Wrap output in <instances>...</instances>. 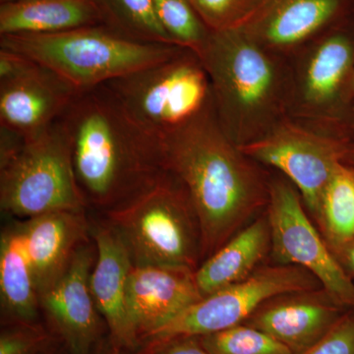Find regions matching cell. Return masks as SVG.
Returning <instances> with one entry per match:
<instances>
[{"label": "cell", "instance_id": "obj_29", "mask_svg": "<svg viewBox=\"0 0 354 354\" xmlns=\"http://www.w3.org/2000/svg\"><path fill=\"white\" fill-rule=\"evenodd\" d=\"M136 354H211L204 348L197 337H174L145 342Z\"/></svg>", "mask_w": 354, "mask_h": 354}, {"label": "cell", "instance_id": "obj_26", "mask_svg": "<svg viewBox=\"0 0 354 354\" xmlns=\"http://www.w3.org/2000/svg\"><path fill=\"white\" fill-rule=\"evenodd\" d=\"M60 342L46 324L14 323L2 325L0 354H39Z\"/></svg>", "mask_w": 354, "mask_h": 354}, {"label": "cell", "instance_id": "obj_4", "mask_svg": "<svg viewBox=\"0 0 354 354\" xmlns=\"http://www.w3.org/2000/svg\"><path fill=\"white\" fill-rule=\"evenodd\" d=\"M0 205L3 213L31 218L87 207L77 184L71 151L58 120L23 138L0 128Z\"/></svg>", "mask_w": 354, "mask_h": 354}, {"label": "cell", "instance_id": "obj_21", "mask_svg": "<svg viewBox=\"0 0 354 354\" xmlns=\"http://www.w3.org/2000/svg\"><path fill=\"white\" fill-rule=\"evenodd\" d=\"M316 225L333 252L354 239V167L342 162L324 191Z\"/></svg>", "mask_w": 354, "mask_h": 354}, {"label": "cell", "instance_id": "obj_33", "mask_svg": "<svg viewBox=\"0 0 354 354\" xmlns=\"http://www.w3.org/2000/svg\"><path fill=\"white\" fill-rule=\"evenodd\" d=\"M109 346H111V341L109 339L95 354H109Z\"/></svg>", "mask_w": 354, "mask_h": 354}, {"label": "cell", "instance_id": "obj_12", "mask_svg": "<svg viewBox=\"0 0 354 354\" xmlns=\"http://www.w3.org/2000/svg\"><path fill=\"white\" fill-rule=\"evenodd\" d=\"M348 311L324 288L270 298L243 324L262 330L293 354L304 353Z\"/></svg>", "mask_w": 354, "mask_h": 354}, {"label": "cell", "instance_id": "obj_7", "mask_svg": "<svg viewBox=\"0 0 354 354\" xmlns=\"http://www.w3.org/2000/svg\"><path fill=\"white\" fill-rule=\"evenodd\" d=\"M323 288L311 272L293 265H266L249 278L211 293L153 330L142 342L203 337L245 322L276 295Z\"/></svg>", "mask_w": 354, "mask_h": 354}, {"label": "cell", "instance_id": "obj_5", "mask_svg": "<svg viewBox=\"0 0 354 354\" xmlns=\"http://www.w3.org/2000/svg\"><path fill=\"white\" fill-rule=\"evenodd\" d=\"M104 213L127 247L133 265L199 268L202 241L196 212L183 185L167 172Z\"/></svg>", "mask_w": 354, "mask_h": 354}, {"label": "cell", "instance_id": "obj_27", "mask_svg": "<svg viewBox=\"0 0 354 354\" xmlns=\"http://www.w3.org/2000/svg\"><path fill=\"white\" fill-rule=\"evenodd\" d=\"M299 354H354V310H348L322 339Z\"/></svg>", "mask_w": 354, "mask_h": 354}, {"label": "cell", "instance_id": "obj_31", "mask_svg": "<svg viewBox=\"0 0 354 354\" xmlns=\"http://www.w3.org/2000/svg\"><path fill=\"white\" fill-rule=\"evenodd\" d=\"M39 354H68L66 348H65L64 344L62 342L51 346V348L46 349L44 353Z\"/></svg>", "mask_w": 354, "mask_h": 354}, {"label": "cell", "instance_id": "obj_28", "mask_svg": "<svg viewBox=\"0 0 354 354\" xmlns=\"http://www.w3.org/2000/svg\"><path fill=\"white\" fill-rule=\"evenodd\" d=\"M211 32L232 29L241 0H190Z\"/></svg>", "mask_w": 354, "mask_h": 354}, {"label": "cell", "instance_id": "obj_1", "mask_svg": "<svg viewBox=\"0 0 354 354\" xmlns=\"http://www.w3.org/2000/svg\"><path fill=\"white\" fill-rule=\"evenodd\" d=\"M59 120L87 206L115 208L164 172L160 143L130 120L106 85L77 93Z\"/></svg>", "mask_w": 354, "mask_h": 354}, {"label": "cell", "instance_id": "obj_32", "mask_svg": "<svg viewBox=\"0 0 354 354\" xmlns=\"http://www.w3.org/2000/svg\"><path fill=\"white\" fill-rule=\"evenodd\" d=\"M109 354H136V353H132V351H127V349L116 348V346H113V344H111V346H109Z\"/></svg>", "mask_w": 354, "mask_h": 354}, {"label": "cell", "instance_id": "obj_34", "mask_svg": "<svg viewBox=\"0 0 354 354\" xmlns=\"http://www.w3.org/2000/svg\"><path fill=\"white\" fill-rule=\"evenodd\" d=\"M349 157H354V150L351 151V156Z\"/></svg>", "mask_w": 354, "mask_h": 354}, {"label": "cell", "instance_id": "obj_2", "mask_svg": "<svg viewBox=\"0 0 354 354\" xmlns=\"http://www.w3.org/2000/svg\"><path fill=\"white\" fill-rule=\"evenodd\" d=\"M164 171L187 193L199 221L202 262L268 205L259 176L209 115L160 142Z\"/></svg>", "mask_w": 354, "mask_h": 354}, {"label": "cell", "instance_id": "obj_18", "mask_svg": "<svg viewBox=\"0 0 354 354\" xmlns=\"http://www.w3.org/2000/svg\"><path fill=\"white\" fill-rule=\"evenodd\" d=\"M271 245L267 215L254 218L200 264L195 276L203 297L249 278L271 254Z\"/></svg>", "mask_w": 354, "mask_h": 354}, {"label": "cell", "instance_id": "obj_15", "mask_svg": "<svg viewBox=\"0 0 354 354\" xmlns=\"http://www.w3.org/2000/svg\"><path fill=\"white\" fill-rule=\"evenodd\" d=\"M90 234L97 258L90 277L95 306L106 324L109 341L116 348L136 353L139 342L127 307V283L133 268L131 256L118 232L106 223H97Z\"/></svg>", "mask_w": 354, "mask_h": 354}, {"label": "cell", "instance_id": "obj_22", "mask_svg": "<svg viewBox=\"0 0 354 354\" xmlns=\"http://www.w3.org/2000/svg\"><path fill=\"white\" fill-rule=\"evenodd\" d=\"M354 65V34L341 30L326 39L312 58L306 76L307 95L329 101L342 88Z\"/></svg>", "mask_w": 354, "mask_h": 354}, {"label": "cell", "instance_id": "obj_17", "mask_svg": "<svg viewBox=\"0 0 354 354\" xmlns=\"http://www.w3.org/2000/svg\"><path fill=\"white\" fill-rule=\"evenodd\" d=\"M108 25L100 0H9L0 4V37L53 35Z\"/></svg>", "mask_w": 354, "mask_h": 354}, {"label": "cell", "instance_id": "obj_10", "mask_svg": "<svg viewBox=\"0 0 354 354\" xmlns=\"http://www.w3.org/2000/svg\"><path fill=\"white\" fill-rule=\"evenodd\" d=\"M95 248L88 241L79 247L66 271L39 297L46 325L68 354H95L109 339L108 327L91 291Z\"/></svg>", "mask_w": 354, "mask_h": 354}, {"label": "cell", "instance_id": "obj_20", "mask_svg": "<svg viewBox=\"0 0 354 354\" xmlns=\"http://www.w3.org/2000/svg\"><path fill=\"white\" fill-rule=\"evenodd\" d=\"M262 31L270 43L288 46L304 41L348 13L354 0H269Z\"/></svg>", "mask_w": 354, "mask_h": 354}, {"label": "cell", "instance_id": "obj_14", "mask_svg": "<svg viewBox=\"0 0 354 354\" xmlns=\"http://www.w3.org/2000/svg\"><path fill=\"white\" fill-rule=\"evenodd\" d=\"M197 55L223 99L230 95L254 106L269 94L274 80L271 64L257 46L241 38L236 28L209 32Z\"/></svg>", "mask_w": 354, "mask_h": 354}, {"label": "cell", "instance_id": "obj_13", "mask_svg": "<svg viewBox=\"0 0 354 354\" xmlns=\"http://www.w3.org/2000/svg\"><path fill=\"white\" fill-rule=\"evenodd\" d=\"M196 270L176 266H134L127 283V307L139 342L203 295Z\"/></svg>", "mask_w": 354, "mask_h": 354}, {"label": "cell", "instance_id": "obj_9", "mask_svg": "<svg viewBox=\"0 0 354 354\" xmlns=\"http://www.w3.org/2000/svg\"><path fill=\"white\" fill-rule=\"evenodd\" d=\"M76 94L55 72L0 48V128L35 136L59 120Z\"/></svg>", "mask_w": 354, "mask_h": 354}, {"label": "cell", "instance_id": "obj_24", "mask_svg": "<svg viewBox=\"0 0 354 354\" xmlns=\"http://www.w3.org/2000/svg\"><path fill=\"white\" fill-rule=\"evenodd\" d=\"M153 4L158 20L172 43L198 55L211 31L190 0H153Z\"/></svg>", "mask_w": 354, "mask_h": 354}, {"label": "cell", "instance_id": "obj_6", "mask_svg": "<svg viewBox=\"0 0 354 354\" xmlns=\"http://www.w3.org/2000/svg\"><path fill=\"white\" fill-rule=\"evenodd\" d=\"M180 53L106 84L130 120L158 143L209 115L206 69L199 57Z\"/></svg>", "mask_w": 354, "mask_h": 354}, {"label": "cell", "instance_id": "obj_30", "mask_svg": "<svg viewBox=\"0 0 354 354\" xmlns=\"http://www.w3.org/2000/svg\"><path fill=\"white\" fill-rule=\"evenodd\" d=\"M346 274L354 281V239L334 252Z\"/></svg>", "mask_w": 354, "mask_h": 354}, {"label": "cell", "instance_id": "obj_16", "mask_svg": "<svg viewBox=\"0 0 354 354\" xmlns=\"http://www.w3.org/2000/svg\"><path fill=\"white\" fill-rule=\"evenodd\" d=\"M39 295L66 271L79 247L87 242L88 225L83 211L50 212L19 225Z\"/></svg>", "mask_w": 354, "mask_h": 354}, {"label": "cell", "instance_id": "obj_25", "mask_svg": "<svg viewBox=\"0 0 354 354\" xmlns=\"http://www.w3.org/2000/svg\"><path fill=\"white\" fill-rule=\"evenodd\" d=\"M197 337L211 354H293L277 339L246 324Z\"/></svg>", "mask_w": 354, "mask_h": 354}, {"label": "cell", "instance_id": "obj_35", "mask_svg": "<svg viewBox=\"0 0 354 354\" xmlns=\"http://www.w3.org/2000/svg\"><path fill=\"white\" fill-rule=\"evenodd\" d=\"M7 1H9V0H7ZM4 2H6V1H4Z\"/></svg>", "mask_w": 354, "mask_h": 354}, {"label": "cell", "instance_id": "obj_8", "mask_svg": "<svg viewBox=\"0 0 354 354\" xmlns=\"http://www.w3.org/2000/svg\"><path fill=\"white\" fill-rule=\"evenodd\" d=\"M267 216L274 264L304 268L342 306L354 310V281L309 218L299 193L290 184L274 183L269 190Z\"/></svg>", "mask_w": 354, "mask_h": 354}, {"label": "cell", "instance_id": "obj_3", "mask_svg": "<svg viewBox=\"0 0 354 354\" xmlns=\"http://www.w3.org/2000/svg\"><path fill=\"white\" fill-rule=\"evenodd\" d=\"M0 48L51 70L77 93L106 85L183 50L176 44L137 41L108 25L53 35L0 37Z\"/></svg>", "mask_w": 354, "mask_h": 354}, {"label": "cell", "instance_id": "obj_23", "mask_svg": "<svg viewBox=\"0 0 354 354\" xmlns=\"http://www.w3.org/2000/svg\"><path fill=\"white\" fill-rule=\"evenodd\" d=\"M100 1L106 13L109 27L137 41L174 44L158 20L153 0Z\"/></svg>", "mask_w": 354, "mask_h": 354}, {"label": "cell", "instance_id": "obj_11", "mask_svg": "<svg viewBox=\"0 0 354 354\" xmlns=\"http://www.w3.org/2000/svg\"><path fill=\"white\" fill-rule=\"evenodd\" d=\"M351 151L339 140L297 132L277 134L242 149L249 157L283 171L297 186L314 220L330 177Z\"/></svg>", "mask_w": 354, "mask_h": 354}, {"label": "cell", "instance_id": "obj_19", "mask_svg": "<svg viewBox=\"0 0 354 354\" xmlns=\"http://www.w3.org/2000/svg\"><path fill=\"white\" fill-rule=\"evenodd\" d=\"M0 297L2 325L39 322V295L19 225L2 234Z\"/></svg>", "mask_w": 354, "mask_h": 354}]
</instances>
